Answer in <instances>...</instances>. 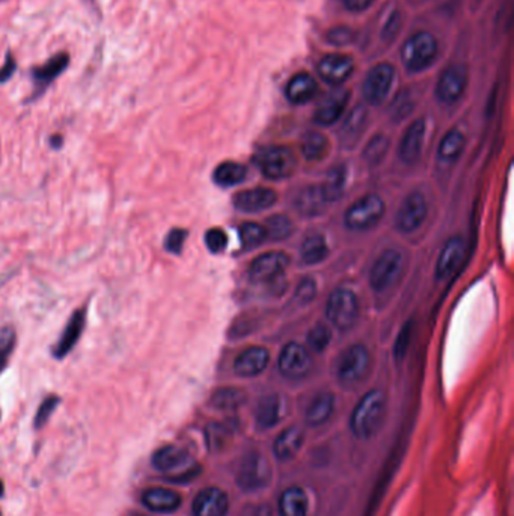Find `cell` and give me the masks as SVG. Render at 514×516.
Returning <instances> with one entry per match:
<instances>
[{"mask_svg": "<svg viewBox=\"0 0 514 516\" xmlns=\"http://www.w3.org/2000/svg\"><path fill=\"white\" fill-rule=\"evenodd\" d=\"M264 230H266L267 238L279 242L291 236L293 222L284 215H275L267 219V223L264 225Z\"/></svg>", "mask_w": 514, "mask_h": 516, "instance_id": "37", "label": "cell"}, {"mask_svg": "<svg viewBox=\"0 0 514 516\" xmlns=\"http://www.w3.org/2000/svg\"><path fill=\"white\" fill-rule=\"evenodd\" d=\"M429 207L424 195L414 192L410 194L397 213V228L404 234L416 231L427 218Z\"/></svg>", "mask_w": 514, "mask_h": 516, "instance_id": "12", "label": "cell"}, {"mask_svg": "<svg viewBox=\"0 0 514 516\" xmlns=\"http://www.w3.org/2000/svg\"><path fill=\"white\" fill-rule=\"evenodd\" d=\"M278 195L272 189L255 187L234 195V207L243 213H256L276 204Z\"/></svg>", "mask_w": 514, "mask_h": 516, "instance_id": "19", "label": "cell"}, {"mask_svg": "<svg viewBox=\"0 0 514 516\" xmlns=\"http://www.w3.org/2000/svg\"><path fill=\"white\" fill-rule=\"evenodd\" d=\"M55 137H56V139H55L53 142H51V145H53L55 148H59V147H61V144H62V139H61L59 136H55Z\"/></svg>", "mask_w": 514, "mask_h": 516, "instance_id": "54", "label": "cell"}, {"mask_svg": "<svg viewBox=\"0 0 514 516\" xmlns=\"http://www.w3.org/2000/svg\"><path fill=\"white\" fill-rule=\"evenodd\" d=\"M424 141H426V121L416 120L404 132L400 149H398L400 159L407 165L415 163L421 157Z\"/></svg>", "mask_w": 514, "mask_h": 516, "instance_id": "20", "label": "cell"}, {"mask_svg": "<svg viewBox=\"0 0 514 516\" xmlns=\"http://www.w3.org/2000/svg\"><path fill=\"white\" fill-rule=\"evenodd\" d=\"M272 477L268 460L258 451H251L241 459L237 470V483L245 490H256L264 488Z\"/></svg>", "mask_w": 514, "mask_h": 516, "instance_id": "7", "label": "cell"}, {"mask_svg": "<svg viewBox=\"0 0 514 516\" xmlns=\"http://www.w3.org/2000/svg\"><path fill=\"white\" fill-rule=\"evenodd\" d=\"M355 70V62L352 56L340 55V53H332L321 58L317 65V71L320 78L323 79L326 83L338 86L344 83L347 79L350 78Z\"/></svg>", "mask_w": 514, "mask_h": 516, "instance_id": "14", "label": "cell"}, {"mask_svg": "<svg viewBox=\"0 0 514 516\" xmlns=\"http://www.w3.org/2000/svg\"><path fill=\"white\" fill-rule=\"evenodd\" d=\"M295 207L305 216H317L323 213L329 204L320 186H306L295 196Z\"/></svg>", "mask_w": 514, "mask_h": 516, "instance_id": "25", "label": "cell"}, {"mask_svg": "<svg viewBox=\"0 0 514 516\" xmlns=\"http://www.w3.org/2000/svg\"><path fill=\"white\" fill-rule=\"evenodd\" d=\"M330 339H332V332L325 325H315L314 328L310 330L306 337L308 346H310L311 350L317 352V354L327 349Z\"/></svg>", "mask_w": 514, "mask_h": 516, "instance_id": "42", "label": "cell"}, {"mask_svg": "<svg viewBox=\"0 0 514 516\" xmlns=\"http://www.w3.org/2000/svg\"><path fill=\"white\" fill-rule=\"evenodd\" d=\"M369 369V350L364 344H353L341 355L338 362V379L344 386L361 382Z\"/></svg>", "mask_w": 514, "mask_h": 516, "instance_id": "8", "label": "cell"}, {"mask_svg": "<svg viewBox=\"0 0 514 516\" xmlns=\"http://www.w3.org/2000/svg\"><path fill=\"white\" fill-rule=\"evenodd\" d=\"M412 106H414V103H412V100H410V97L406 94H402L395 100V103H392V109H391L392 118H395L398 121V120L407 117L410 110H412Z\"/></svg>", "mask_w": 514, "mask_h": 516, "instance_id": "48", "label": "cell"}, {"mask_svg": "<svg viewBox=\"0 0 514 516\" xmlns=\"http://www.w3.org/2000/svg\"><path fill=\"white\" fill-rule=\"evenodd\" d=\"M282 414V401L278 394H268L264 396L255 409V418L260 427L263 429H268V427H273Z\"/></svg>", "mask_w": 514, "mask_h": 516, "instance_id": "30", "label": "cell"}, {"mask_svg": "<svg viewBox=\"0 0 514 516\" xmlns=\"http://www.w3.org/2000/svg\"><path fill=\"white\" fill-rule=\"evenodd\" d=\"M68 55H58L56 58L50 59L46 65L35 71V79L40 83H48L67 68Z\"/></svg>", "mask_w": 514, "mask_h": 516, "instance_id": "39", "label": "cell"}, {"mask_svg": "<svg viewBox=\"0 0 514 516\" xmlns=\"http://www.w3.org/2000/svg\"><path fill=\"white\" fill-rule=\"evenodd\" d=\"M268 352L264 347L252 346L241 354L234 361V372L241 377H253L263 373L268 364Z\"/></svg>", "mask_w": 514, "mask_h": 516, "instance_id": "22", "label": "cell"}, {"mask_svg": "<svg viewBox=\"0 0 514 516\" xmlns=\"http://www.w3.org/2000/svg\"><path fill=\"white\" fill-rule=\"evenodd\" d=\"M2 495H4V483L0 482V497H2Z\"/></svg>", "mask_w": 514, "mask_h": 516, "instance_id": "55", "label": "cell"}, {"mask_svg": "<svg viewBox=\"0 0 514 516\" xmlns=\"http://www.w3.org/2000/svg\"><path fill=\"white\" fill-rule=\"evenodd\" d=\"M280 516H308V497L305 490L291 486L279 498Z\"/></svg>", "mask_w": 514, "mask_h": 516, "instance_id": "29", "label": "cell"}, {"mask_svg": "<svg viewBox=\"0 0 514 516\" xmlns=\"http://www.w3.org/2000/svg\"><path fill=\"white\" fill-rule=\"evenodd\" d=\"M315 292H317L315 283L313 280H303L299 284L298 290H295V299L302 302V304H306V302H311L314 299Z\"/></svg>", "mask_w": 514, "mask_h": 516, "instance_id": "49", "label": "cell"}, {"mask_svg": "<svg viewBox=\"0 0 514 516\" xmlns=\"http://www.w3.org/2000/svg\"><path fill=\"white\" fill-rule=\"evenodd\" d=\"M384 213L383 199L376 195H365L347 209L344 223L352 231H365L374 226Z\"/></svg>", "mask_w": 514, "mask_h": 516, "instance_id": "4", "label": "cell"}, {"mask_svg": "<svg viewBox=\"0 0 514 516\" xmlns=\"http://www.w3.org/2000/svg\"><path fill=\"white\" fill-rule=\"evenodd\" d=\"M389 148V141L387 136L376 135L367 144L364 149V159L369 167H376L384 159Z\"/></svg>", "mask_w": 514, "mask_h": 516, "instance_id": "38", "label": "cell"}, {"mask_svg": "<svg viewBox=\"0 0 514 516\" xmlns=\"http://www.w3.org/2000/svg\"><path fill=\"white\" fill-rule=\"evenodd\" d=\"M468 86V68L463 64L448 67L436 85V97L444 105H453L461 98Z\"/></svg>", "mask_w": 514, "mask_h": 516, "instance_id": "10", "label": "cell"}, {"mask_svg": "<svg viewBox=\"0 0 514 516\" xmlns=\"http://www.w3.org/2000/svg\"><path fill=\"white\" fill-rule=\"evenodd\" d=\"M438 56V41L430 32L414 33L402 48L403 65L409 73H421L431 67Z\"/></svg>", "mask_w": 514, "mask_h": 516, "instance_id": "2", "label": "cell"}, {"mask_svg": "<svg viewBox=\"0 0 514 516\" xmlns=\"http://www.w3.org/2000/svg\"><path fill=\"white\" fill-rule=\"evenodd\" d=\"M355 38H356L355 31L347 26L332 28L326 35L327 43L332 46H337V47H344V46L352 44L355 41Z\"/></svg>", "mask_w": 514, "mask_h": 516, "instance_id": "43", "label": "cell"}, {"mask_svg": "<svg viewBox=\"0 0 514 516\" xmlns=\"http://www.w3.org/2000/svg\"><path fill=\"white\" fill-rule=\"evenodd\" d=\"M395 79V70L391 64H377L372 67L362 85V94L365 102L371 106H379L391 93Z\"/></svg>", "mask_w": 514, "mask_h": 516, "instance_id": "9", "label": "cell"}, {"mask_svg": "<svg viewBox=\"0 0 514 516\" xmlns=\"http://www.w3.org/2000/svg\"><path fill=\"white\" fill-rule=\"evenodd\" d=\"M137 516H144V515H137Z\"/></svg>", "mask_w": 514, "mask_h": 516, "instance_id": "56", "label": "cell"}, {"mask_svg": "<svg viewBox=\"0 0 514 516\" xmlns=\"http://www.w3.org/2000/svg\"><path fill=\"white\" fill-rule=\"evenodd\" d=\"M16 331L11 326H0V373H2L8 361L16 349Z\"/></svg>", "mask_w": 514, "mask_h": 516, "instance_id": "41", "label": "cell"}, {"mask_svg": "<svg viewBox=\"0 0 514 516\" xmlns=\"http://www.w3.org/2000/svg\"><path fill=\"white\" fill-rule=\"evenodd\" d=\"M86 325V308H80L71 314V317L61 334L56 346L53 347V357L56 359L65 358L79 342Z\"/></svg>", "mask_w": 514, "mask_h": 516, "instance_id": "17", "label": "cell"}, {"mask_svg": "<svg viewBox=\"0 0 514 516\" xmlns=\"http://www.w3.org/2000/svg\"><path fill=\"white\" fill-rule=\"evenodd\" d=\"M329 153V141L320 132H308L302 139V154L306 160H323Z\"/></svg>", "mask_w": 514, "mask_h": 516, "instance_id": "34", "label": "cell"}, {"mask_svg": "<svg viewBox=\"0 0 514 516\" xmlns=\"http://www.w3.org/2000/svg\"><path fill=\"white\" fill-rule=\"evenodd\" d=\"M384 411H387L384 394L379 389H371L359 400L352 414L350 427L353 435L359 439H369L374 436L383 423Z\"/></svg>", "mask_w": 514, "mask_h": 516, "instance_id": "1", "label": "cell"}, {"mask_svg": "<svg viewBox=\"0 0 514 516\" xmlns=\"http://www.w3.org/2000/svg\"><path fill=\"white\" fill-rule=\"evenodd\" d=\"M303 443V432L299 429V427H288L284 432H282L275 441L273 446V451L275 456L279 460H290L293 459L298 451L300 450Z\"/></svg>", "mask_w": 514, "mask_h": 516, "instance_id": "27", "label": "cell"}, {"mask_svg": "<svg viewBox=\"0 0 514 516\" xmlns=\"http://www.w3.org/2000/svg\"><path fill=\"white\" fill-rule=\"evenodd\" d=\"M246 167L237 162H224L219 167H216L213 172V180L216 184L222 187H231L240 184L246 180Z\"/></svg>", "mask_w": 514, "mask_h": 516, "instance_id": "32", "label": "cell"}, {"mask_svg": "<svg viewBox=\"0 0 514 516\" xmlns=\"http://www.w3.org/2000/svg\"><path fill=\"white\" fill-rule=\"evenodd\" d=\"M186 238H187V231L186 230L174 228V230H171L168 233V236H166V238H164V249L171 254L179 256V254H182V251H183Z\"/></svg>", "mask_w": 514, "mask_h": 516, "instance_id": "44", "label": "cell"}, {"mask_svg": "<svg viewBox=\"0 0 514 516\" xmlns=\"http://www.w3.org/2000/svg\"><path fill=\"white\" fill-rule=\"evenodd\" d=\"M238 233H240L243 246L248 249L260 246L264 241H267L264 225H260V223H253V222L243 223V225H240Z\"/></svg>", "mask_w": 514, "mask_h": 516, "instance_id": "40", "label": "cell"}, {"mask_svg": "<svg viewBox=\"0 0 514 516\" xmlns=\"http://www.w3.org/2000/svg\"><path fill=\"white\" fill-rule=\"evenodd\" d=\"M278 366L280 373L290 379H300L311 370L313 358L303 344L291 342L282 349Z\"/></svg>", "mask_w": 514, "mask_h": 516, "instance_id": "11", "label": "cell"}, {"mask_svg": "<svg viewBox=\"0 0 514 516\" xmlns=\"http://www.w3.org/2000/svg\"><path fill=\"white\" fill-rule=\"evenodd\" d=\"M368 124V110L364 106L355 107L345 117L340 129V142L344 148L352 149L361 141Z\"/></svg>", "mask_w": 514, "mask_h": 516, "instance_id": "21", "label": "cell"}, {"mask_svg": "<svg viewBox=\"0 0 514 516\" xmlns=\"http://www.w3.org/2000/svg\"><path fill=\"white\" fill-rule=\"evenodd\" d=\"M14 70H16V62L9 58L6 60L5 67L0 70V82H6L12 75V73H14Z\"/></svg>", "mask_w": 514, "mask_h": 516, "instance_id": "53", "label": "cell"}, {"mask_svg": "<svg viewBox=\"0 0 514 516\" xmlns=\"http://www.w3.org/2000/svg\"><path fill=\"white\" fill-rule=\"evenodd\" d=\"M340 2L349 9V11H353V12H362L365 9H368L372 2L374 0H340Z\"/></svg>", "mask_w": 514, "mask_h": 516, "instance_id": "51", "label": "cell"}, {"mask_svg": "<svg viewBox=\"0 0 514 516\" xmlns=\"http://www.w3.org/2000/svg\"><path fill=\"white\" fill-rule=\"evenodd\" d=\"M144 505L157 513H172L182 506V497L175 490L164 488H150L142 495Z\"/></svg>", "mask_w": 514, "mask_h": 516, "instance_id": "24", "label": "cell"}, {"mask_svg": "<svg viewBox=\"0 0 514 516\" xmlns=\"http://www.w3.org/2000/svg\"><path fill=\"white\" fill-rule=\"evenodd\" d=\"M404 268V257L397 249L383 251L380 257L372 264L369 272V285L376 292H384L391 288L400 278Z\"/></svg>", "mask_w": 514, "mask_h": 516, "instance_id": "6", "label": "cell"}, {"mask_svg": "<svg viewBox=\"0 0 514 516\" xmlns=\"http://www.w3.org/2000/svg\"><path fill=\"white\" fill-rule=\"evenodd\" d=\"M400 26H402V16L400 12L398 11H392L388 20L384 21L383 24V29H382V40L391 43L392 40H395V36L398 33V31H400Z\"/></svg>", "mask_w": 514, "mask_h": 516, "instance_id": "47", "label": "cell"}, {"mask_svg": "<svg viewBox=\"0 0 514 516\" xmlns=\"http://www.w3.org/2000/svg\"><path fill=\"white\" fill-rule=\"evenodd\" d=\"M333 408H335V397H333V394L327 391L320 393L313 399L310 406H308L305 420L313 427L321 426L330 418Z\"/></svg>", "mask_w": 514, "mask_h": 516, "instance_id": "28", "label": "cell"}, {"mask_svg": "<svg viewBox=\"0 0 514 516\" xmlns=\"http://www.w3.org/2000/svg\"><path fill=\"white\" fill-rule=\"evenodd\" d=\"M246 396L238 388H221L211 396V405L217 409H236L245 404Z\"/></svg>", "mask_w": 514, "mask_h": 516, "instance_id": "36", "label": "cell"}, {"mask_svg": "<svg viewBox=\"0 0 514 516\" xmlns=\"http://www.w3.org/2000/svg\"><path fill=\"white\" fill-rule=\"evenodd\" d=\"M466 139L465 135L457 129H451L446 132V135L442 137L438 149V157L444 163H453L456 162L460 154L463 153Z\"/></svg>", "mask_w": 514, "mask_h": 516, "instance_id": "31", "label": "cell"}, {"mask_svg": "<svg viewBox=\"0 0 514 516\" xmlns=\"http://www.w3.org/2000/svg\"><path fill=\"white\" fill-rule=\"evenodd\" d=\"M466 253V241L461 236L451 237L441 251V256L436 264V278L445 280L451 276L458 268Z\"/></svg>", "mask_w": 514, "mask_h": 516, "instance_id": "18", "label": "cell"}, {"mask_svg": "<svg viewBox=\"0 0 514 516\" xmlns=\"http://www.w3.org/2000/svg\"><path fill=\"white\" fill-rule=\"evenodd\" d=\"M240 516H272V510L267 506H249Z\"/></svg>", "mask_w": 514, "mask_h": 516, "instance_id": "52", "label": "cell"}, {"mask_svg": "<svg viewBox=\"0 0 514 516\" xmlns=\"http://www.w3.org/2000/svg\"><path fill=\"white\" fill-rule=\"evenodd\" d=\"M59 404H61L59 397H56V396L47 397L43 401V404H41V406L38 408V411H36V415H35V427H38V429H41V427L48 421L50 415L55 412V409L58 408Z\"/></svg>", "mask_w": 514, "mask_h": 516, "instance_id": "46", "label": "cell"}, {"mask_svg": "<svg viewBox=\"0 0 514 516\" xmlns=\"http://www.w3.org/2000/svg\"><path fill=\"white\" fill-rule=\"evenodd\" d=\"M205 245L213 254H219L226 249L228 236L221 228H211L205 233Z\"/></svg>", "mask_w": 514, "mask_h": 516, "instance_id": "45", "label": "cell"}, {"mask_svg": "<svg viewBox=\"0 0 514 516\" xmlns=\"http://www.w3.org/2000/svg\"><path fill=\"white\" fill-rule=\"evenodd\" d=\"M288 261V256L280 253V251H270V253L261 254L251 263V278L256 283L273 281L284 273Z\"/></svg>", "mask_w": 514, "mask_h": 516, "instance_id": "13", "label": "cell"}, {"mask_svg": "<svg viewBox=\"0 0 514 516\" xmlns=\"http://www.w3.org/2000/svg\"><path fill=\"white\" fill-rule=\"evenodd\" d=\"M347 184V169L342 165L333 167L327 175L325 183L321 184V192H323L327 203H333V201H338L345 191Z\"/></svg>", "mask_w": 514, "mask_h": 516, "instance_id": "33", "label": "cell"}, {"mask_svg": "<svg viewBox=\"0 0 514 516\" xmlns=\"http://www.w3.org/2000/svg\"><path fill=\"white\" fill-rule=\"evenodd\" d=\"M357 312V299L349 288H337L330 293L326 305V316L335 328L341 331L350 330L356 323Z\"/></svg>", "mask_w": 514, "mask_h": 516, "instance_id": "5", "label": "cell"}, {"mask_svg": "<svg viewBox=\"0 0 514 516\" xmlns=\"http://www.w3.org/2000/svg\"><path fill=\"white\" fill-rule=\"evenodd\" d=\"M187 459L189 456L183 448L168 446L154 453L152 465L154 468L163 473H177L182 471L179 468L184 467Z\"/></svg>", "mask_w": 514, "mask_h": 516, "instance_id": "26", "label": "cell"}, {"mask_svg": "<svg viewBox=\"0 0 514 516\" xmlns=\"http://www.w3.org/2000/svg\"><path fill=\"white\" fill-rule=\"evenodd\" d=\"M253 162L268 180H284L298 168V159L288 147H266L255 154Z\"/></svg>", "mask_w": 514, "mask_h": 516, "instance_id": "3", "label": "cell"}, {"mask_svg": "<svg viewBox=\"0 0 514 516\" xmlns=\"http://www.w3.org/2000/svg\"><path fill=\"white\" fill-rule=\"evenodd\" d=\"M409 335H410V330H409V325H406L402 330L400 335H398L397 343L394 346V355L397 359H402L404 357L406 350H407V344H409Z\"/></svg>", "mask_w": 514, "mask_h": 516, "instance_id": "50", "label": "cell"}, {"mask_svg": "<svg viewBox=\"0 0 514 516\" xmlns=\"http://www.w3.org/2000/svg\"><path fill=\"white\" fill-rule=\"evenodd\" d=\"M318 85L311 74L299 73L290 79L285 88V95L293 105H305L317 95Z\"/></svg>", "mask_w": 514, "mask_h": 516, "instance_id": "23", "label": "cell"}, {"mask_svg": "<svg viewBox=\"0 0 514 516\" xmlns=\"http://www.w3.org/2000/svg\"><path fill=\"white\" fill-rule=\"evenodd\" d=\"M350 91L347 90H335L329 93L321 102L318 103L314 112V121L323 127L335 124L349 105Z\"/></svg>", "mask_w": 514, "mask_h": 516, "instance_id": "15", "label": "cell"}, {"mask_svg": "<svg viewBox=\"0 0 514 516\" xmlns=\"http://www.w3.org/2000/svg\"><path fill=\"white\" fill-rule=\"evenodd\" d=\"M302 260L306 264H318L329 256V245L326 238L321 234L308 237L300 248Z\"/></svg>", "mask_w": 514, "mask_h": 516, "instance_id": "35", "label": "cell"}, {"mask_svg": "<svg viewBox=\"0 0 514 516\" xmlns=\"http://www.w3.org/2000/svg\"><path fill=\"white\" fill-rule=\"evenodd\" d=\"M228 509V495L219 488L202 489L192 506L194 516H226Z\"/></svg>", "mask_w": 514, "mask_h": 516, "instance_id": "16", "label": "cell"}]
</instances>
